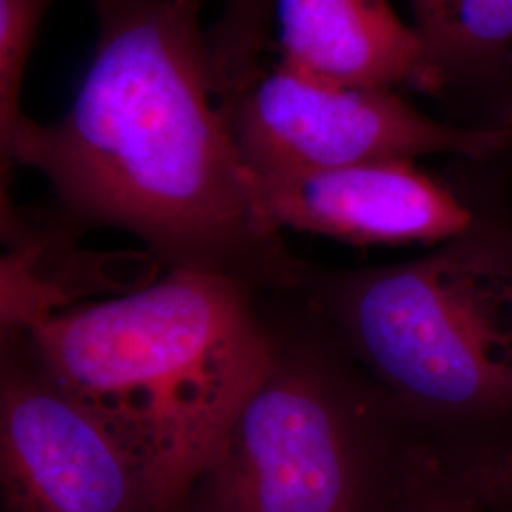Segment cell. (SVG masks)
<instances>
[{
    "label": "cell",
    "instance_id": "cell-1",
    "mask_svg": "<svg viewBox=\"0 0 512 512\" xmlns=\"http://www.w3.org/2000/svg\"><path fill=\"white\" fill-rule=\"evenodd\" d=\"M97 42L67 112L29 118L2 154L54 192L74 234L124 230L165 272L192 270L255 293L296 294L311 266L264 215L255 175L220 107L198 0H92Z\"/></svg>",
    "mask_w": 512,
    "mask_h": 512
},
{
    "label": "cell",
    "instance_id": "cell-2",
    "mask_svg": "<svg viewBox=\"0 0 512 512\" xmlns=\"http://www.w3.org/2000/svg\"><path fill=\"white\" fill-rule=\"evenodd\" d=\"M19 332L137 463L158 511L181 512L272 363L279 323L238 281L171 270Z\"/></svg>",
    "mask_w": 512,
    "mask_h": 512
},
{
    "label": "cell",
    "instance_id": "cell-3",
    "mask_svg": "<svg viewBox=\"0 0 512 512\" xmlns=\"http://www.w3.org/2000/svg\"><path fill=\"white\" fill-rule=\"evenodd\" d=\"M302 306L482 488L512 461V224L480 213L427 255L317 272Z\"/></svg>",
    "mask_w": 512,
    "mask_h": 512
},
{
    "label": "cell",
    "instance_id": "cell-4",
    "mask_svg": "<svg viewBox=\"0 0 512 512\" xmlns=\"http://www.w3.org/2000/svg\"><path fill=\"white\" fill-rule=\"evenodd\" d=\"M440 467L418 425L302 306L184 509L408 512Z\"/></svg>",
    "mask_w": 512,
    "mask_h": 512
},
{
    "label": "cell",
    "instance_id": "cell-5",
    "mask_svg": "<svg viewBox=\"0 0 512 512\" xmlns=\"http://www.w3.org/2000/svg\"><path fill=\"white\" fill-rule=\"evenodd\" d=\"M264 54L213 71L220 107L255 177L298 175L374 160L450 154L488 162L512 154L511 126H456L395 90L348 86Z\"/></svg>",
    "mask_w": 512,
    "mask_h": 512
},
{
    "label": "cell",
    "instance_id": "cell-6",
    "mask_svg": "<svg viewBox=\"0 0 512 512\" xmlns=\"http://www.w3.org/2000/svg\"><path fill=\"white\" fill-rule=\"evenodd\" d=\"M4 512H160L120 442L42 365L25 332L0 338Z\"/></svg>",
    "mask_w": 512,
    "mask_h": 512
},
{
    "label": "cell",
    "instance_id": "cell-7",
    "mask_svg": "<svg viewBox=\"0 0 512 512\" xmlns=\"http://www.w3.org/2000/svg\"><path fill=\"white\" fill-rule=\"evenodd\" d=\"M255 184L260 207L277 230L351 245L444 243L467 232L480 215L452 184L406 158L255 177Z\"/></svg>",
    "mask_w": 512,
    "mask_h": 512
},
{
    "label": "cell",
    "instance_id": "cell-8",
    "mask_svg": "<svg viewBox=\"0 0 512 512\" xmlns=\"http://www.w3.org/2000/svg\"><path fill=\"white\" fill-rule=\"evenodd\" d=\"M270 19L277 59L296 71L348 86L450 90L425 38L389 0H270Z\"/></svg>",
    "mask_w": 512,
    "mask_h": 512
},
{
    "label": "cell",
    "instance_id": "cell-9",
    "mask_svg": "<svg viewBox=\"0 0 512 512\" xmlns=\"http://www.w3.org/2000/svg\"><path fill=\"white\" fill-rule=\"evenodd\" d=\"M416 29L454 86L512 67V0H408Z\"/></svg>",
    "mask_w": 512,
    "mask_h": 512
},
{
    "label": "cell",
    "instance_id": "cell-10",
    "mask_svg": "<svg viewBox=\"0 0 512 512\" xmlns=\"http://www.w3.org/2000/svg\"><path fill=\"white\" fill-rule=\"evenodd\" d=\"M54 0H0V152L8 150L21 126L23 84L40 23Z\"/></svg>",
    "mask_w": 512,
    "mask_h": 512
},
{
    "label": "cell",
    "instance_id": "cell-11",
    "mask_svg": "<svg viewBox=\"0 0 512 512\" xmlns=\"http://www.w3.org/2000/svg\"><path fill=\"white\" fill-rule=\"evenodd\" d=\"M482 490L475 480L446 467L437 469L421 486L408 512H482Z\"/></svg>",
    "mask_w": 512,
    "mask_h": 512
},
{
    "label": "cell",
    "instance_id": "cell-12",
    "mask_svg": "<svg viewBox=\"0 0 512 512\" xmlns=\"http://www.w3.org/2000/svg\"><path fill=\"white\" fill-rule=\"evenodd\" d=\"M482 512H512V461L482 490Z\"/></svg>",
    "mask_w": 512,
    "mask_h": 512
},
{
    "label": "cell",
    "instance_id": "cell-13",
    "mask_svg": "<svg viewBox=\"0 0 512 512\" xmlns=\"http://www.w3.org/2000/svg\"><path fill=\"white\" fill-rule=\"evenodd\" d=\"M268 0H226V14H249L262 10Z\"/></svg>",
    "mask_w": 512,
    "mask_h": 512
},
{
    "label": "cell",
    "instance_id": "cell-14",
    "mask_svg": "<svg viewBox=\"0 0 512 512\" xmlns=\"http://www.w3.org/2000/svg\"><path fill=\"white\" fill-rule=\"evenodd\" d=\"M183 512H192V511H183Z\"/></svg>",
    "mask_w": 512,
    "mask_h": 512
}]
</instances>
